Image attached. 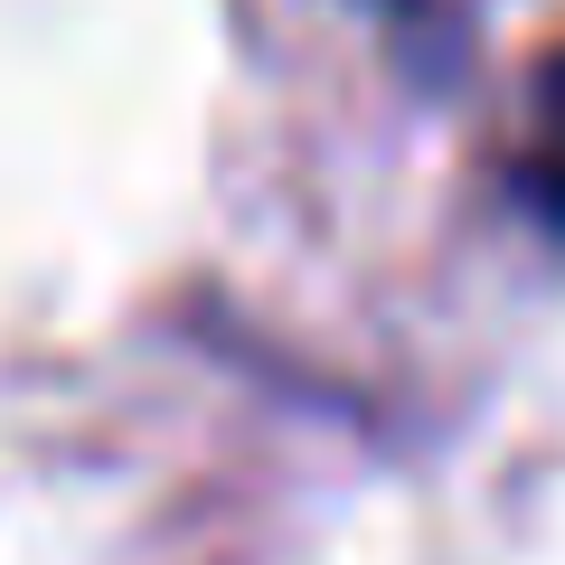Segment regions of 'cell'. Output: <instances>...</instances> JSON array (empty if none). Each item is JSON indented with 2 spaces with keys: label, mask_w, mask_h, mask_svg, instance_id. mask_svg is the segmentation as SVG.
I'll return each mask as SVG.
<instances>
[{
  "label": "cell",
  "mask_w": 565,
  "mask_h": 565,
  "mask_svg": "<svg viewBox=\"0 0 565 565\" xmlns=\"http://www.w3.org/2000/svg\"><path fill=\"white\" fill-rule=\"evenodd\" d=\"M537 180L565 199V57H556V76H546V141H537Z\"/></svg>",
  "instance_id": "6da1fadb"
}]
</instances>
